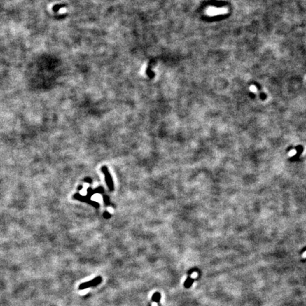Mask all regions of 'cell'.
I'll return each instance as SVG.
<instances>
[{
	"instance_id": "obj_1",
	"label": "cell",
	"mask_w": 306,
	"mask_h": 306,
	"mask_svg": "<svg viewBox=\"0 0 306 306\" xmlns=\"http://www.w3.org/2000/svg\"><path fill=\"white\" fill-rule=\"evenodd\" d=\"M101 281H102V278H101L100 277H96L95 279H93V280L90 281L83 283V284H81V285L79 286V290H83V289H86L89 287L94 286L98 285L99 283H101Z\"/></svg>"
},
{
	"instance_id": "obj_2",
	"label": "cell",
	"mask_w": 306,
	"mask_h": 306,
	"mask_svg": "<svg viewBox=\"0 0 306 306\" xmlns=\"http://www.w3.org/2000/svg\"><path fill=\"white\" fill-rule=\"evenodd\" d=\"M102 171H103V172L105 174V179H106V183L107 185H108L109 188H110V190H111V191H113V182H112V179H111V175L109 173L108 170H107V169L104 167H103L102 169Z\"/></svg>"
},
{
	"instance_id": "obj_3",
	"label": "cell",
	"mask_w": 306,
	"mask_h": 306,
	"mask_svg": "<svg viewBox=\"0 0 306 306\" xmlns=\"http://www.w3.org/2000/svg\"><path fill=\"white\" fill-rule=\"evenodd\" d=\"M160 294L158 293H155L153 296V300H154V301H156V302H159L160 301Z\"/></svg>"
},
{
	"instance_id": "obj_4",
	"label": "cell",
	"mask_w": 306,
	"mask_h": 306,
	"mask_svg": "<svg viewBox=\"0 0 306 306\" xmlns=\"http://www.w3.org/2000/svg\"><path fill=\"white\" fill-rule=\"evenodd\" d=\"M296 153H297V151L293 149V150H291L290 152H289V153H288V156L289 157H293V156H294V155H296Z\"/></svg>"
},
{
	"instance_id": "obj_5",
	"label": "cell",
	"mask_w": 306,
	"mask_h": 306,
	"mask_svg": "<svg viewBox=\"0 0 306 306\" xmlns=\"http://www.w3.org/2000/svg\"><path fill=\"white\" fill-rule=\"evenodd\" d=\"M302 257L306 258V252H305L303 253V254H302Z\"/></svg>"
}]
</instances>
